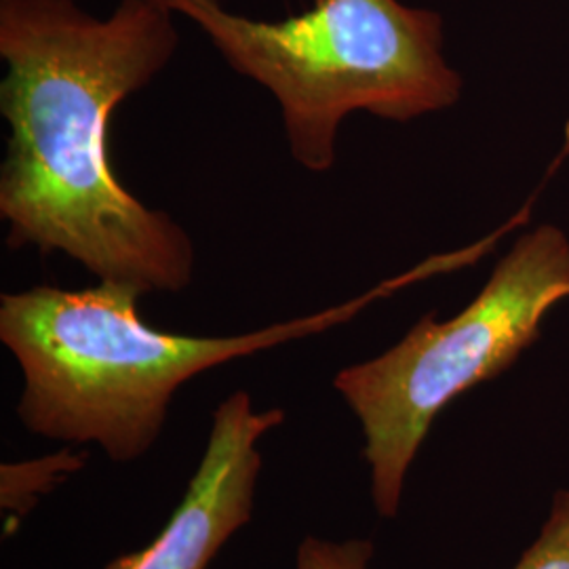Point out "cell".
I'll use <instances>...</instances> for the list:
<instances>
[{
    "mask_svg": "<svg viewBox=\"0 0 569 569\" xmlns=\"http://www.w3.org/2000/svg\"><path fill=\"white\" fill-rule=\"evenodd\" d=\"M169 9L121 0L108 20L74 0H0V167L7 244L60 251L100 281L146 293L192 283L197 251L169 213L138 201L110 157L114 108L178 51Z\"/></svg>",
    "mask_w": 569,
    "mask_h": 569,
    "instance_id": "cell-1",
    "label": "cell"
},
{
    "mask_svg": "<svg viewBox=\"0 0 569 569\" xmlns=\"http://www.w3.org/2000/svg\"><path fill=\"white\" fill-rule=\"evenodd\" d=\"M152 2L194 21L232 70L274 96L289 152L312 173L336 164L348 114L407 122L448 110L462 91L439 13L399 0H317L281 21L244 18L220 0Z\"/></svg>",
    "mask_w": 569,
    "mask_h": 569,
    "instance_id": "cell-3",
    "label": "cell"
},
{
    "mask_svg": "<svg viewBox=\"0 0 569 569\" xmlns=\"http://www.w3.org/2000/svg\"><path fill=\"white\" fill-rule=\"evenodd\" d=\"M435 256L363 296L315 315L239 336H183L142 321L133 284L87 289L39 284L0 298V340L20 363L18 418L30 432L63 443H98L114 462L152 448L167 409L188 380L266 348L323 333L407 284L449 272Z\"/></svg>",
    "mask_w": 569,
    "mask_h": 569,
    "instance_id": "cell-2",
    "label": "cell"
},
{
    "mask_svg": "<svg viewBox=\"0 0 569 569\" xmlns=\"http://www.w3.org/2000/svg\"><path fill=\"white\" fill-rule=\"evenodd\" d=\"M87 462V453L63 449L56 456L41 460L21 462V465H2V510L7 512V529L11 531L16 521H20L32 509L41 493H47L72 472L81 470Z\"/></svg>",
    "mask_w": 569,
    "mask_h": 569,
    "instance_id": "cell-6",
    "label": "cell"
},
{
    "mask_svg": "<svg viewBox=\"0 0 569 569\" xmlns=\"http://www.w3.org/2000/svg\"><path fill=\"white\" fill-rule=\"evenodd\" d=\"M283 422L281 407L256 411L247 390L232 392L213 411L203 460L163 531L148 547L121 555L103 569L209 568L249 523L262 468L258 443Z\"/></svg>",
    "mask_w": 569,
    "mask_h": 569,
    "instance_id": "cell-5",
    "label": "cell"
},
{
    "mask_svg": "<svg viewBox=\"0 0 569 569\" xmlns=\"http://www.w3.org/2000/svg\"><path fill=\"white\" fill-rule=\"evenodd\" d=\"M373 555L369 540L329 542L317 536H308L298 549V569H367Z\"/></svg>",
    "mask_w": 569,
    "mask_h": 569,
    "instance_id": "cell-8",
    "label": "cell"
},
{
    "mask_svg": "<svg viewBox=\"0 0 569 569\" xmlns=\"http://www.w3.org/2000/svg\"><path fill=\"white\" fill-rule=\"evenodd\" d=\"M515 569H569V489L555 496L547 526Z\"/></svg>",
    "mask_w": 569,
    "mask_h": 569,
    "instance_id": "cell-7",
    "label": "cell"
},
{
    "mask_svg": "<svg viewBox=\"0 0 569 569\" xmlns=\"http://www.w3.org/2000/svg\"><path fill=\"white\" fill-rule=\"evenodd\" d=\"M568 298V237L540 226L460 315L443 323L425 315L399 345L333 378L363 428L373 505L385 519L399 512L407 470L441 409L509 369L538 338L545 315Z\"/></svg>",
    "mask_w": 569,
    "mask_h": 569,
    "instance_id": "cell-4",
    "label": "cell"
}]
</instances>
